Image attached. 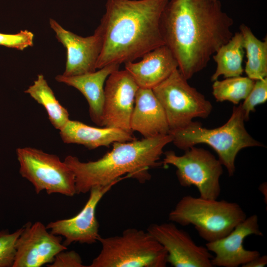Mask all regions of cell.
I'll list each match as a JSON object with an SVG mask.
<instances>
[{
	"label": "cell",
	"instance_id": "19",
	"mask_svg": "<svg viewBox=\"0 0 267 267\" xmlns=\"http://www.w3.org/2000/svg\"><path fill=\"white\" fill-rule=\"evenodd\" d=\"M59 134L64 143L81 144L89 150L101 146L108 147L116 142L136 139L132 134L120 129L91 127L70 119L59 130Z\"/></svg>",
	"mask_w": 267,
	"mask_h": 267
},
{
	"label": "cell",
	"instance_id": "15",
	"mask_svg": "<svg viewBox=\"0 0 267 267\" xmlns=\"http://www.w3.org/2000/svg\"><path fill=\"white\" fill-rule=\"evenodd\" d=\"M252 234L263 236L256 214L246 217L225 237L207 242L205 246L207 249L215 254L211 259L213 267H242L260 256L258 251L247 250L243 246L244 239Z\"/></svg>",
	"mask_w": 267,
	"mask_h": 267
},
{
	"label": "cell",
	"instance_id": "7",
	"mask_svg": "<svg viewBox=\"0 0 267 267\" xmlns=\"http://www.w3.org/2000/svg\"><path fill=\"white\" fill-rule=\"evenodd\" d=\"M152 89L164 109L170 131L185 127L195 118H206L212 110L210 101L188 84L178 69Z\"/></svg>",
	"mask_w": 267,
	"mask_h": 267
},
{
	"label": "cell",
	"instance_id": "4",
	"mask_svg": "<svg viewBox=\"0 0 267 267\" xmlns=\"http://www.w3.org/2000/svg\"><path fill=\"white\" fill-rule=\"evenodd\" d=\"M241 104L234 106L227 122L215 129L203 128L200 123L192 121L183 128L170 131L172 142L184 151L197 144L205 143L217 152L218 159L225 167L229 177L235 171V160L238 153L249 147L264 146L248 133L244 126Z\"/></svg>",
	"mask_w": 267,
	"mask_h": 267
},
{
	"label": "cell",
	"instance_id": "13",
	"mask_svg": "<svg viewBox=\"0 0 267 267\" xmlns=\"http://www.w3.org/2000/svg\"><path fill=\"white\" fill-rule=\"evenodd\" d=\"M117 183L92 187L89 196L81 211L69 219L49 222L46 227L53 234L63 236L62 244L67 247L73 243L91 244L98 241L99 223L95 216L96 209L103 197Z\"/></svg>",
	"mask_w": 267,
	"mask_h": 267
},
{
	"label": "cell",
	"instance_id": "2",
	"mask_svg": "<svg viewBox=\"0 0 267 267\" xmlns=\"http://www.w3.org/2000/svg\"><path fill=\"white\" fill-rule=\"evenodd\" d=\"M169 0H107L97 27L103 44L96 69L133 61L165 44L161 19Z\"/></svg>",
	"mask_w": 267,
	"mask_h": 267
},
{
	"label": "cell",
	"instance_id": "9",
	"mask_svg": "<svg viewBox=\"0 0 267 267\" xmlns=\"http://www.w3.org/2000/svg\"><path fill=\"white\" fill-rule=\"evenodd\" d=\"M181 156L173 151L164 153L162 164L177 168L176 175L181 186H195L200 197L217 199L221 194L220 178L223 173L222 165L208 150L192 146Z\"/></svg>",
	"mask_w": 267,
	"mask_h": 267
},
{
	"label": "cell",
	"instance_id": "8",
	"mask_svg": "<svg viewBox=\"0 0 267 267\" xmlns=\"http://www.w3.org/2000/svg\"><path fill=\"white\" fill-rule=\"evenodd\" d=\"M16 155L20 174L32 184L37 194L44 190L49 195L76 194L75 175L57 155L30 147L18 148Z\"/></svg>",
	"mask_w": 267,
	"mask_h": 267
},
{
	"label": "cell",
	"instance_id": "6",
	"mask_svg": "<svg viewBox=\"0 0 267 267\" xmlns=\"http://www.w3.org/2000/svg\"><path fill=\"white\" fill-rule=\"evenodd\" d=\"M101 248L89 267H165L167 253L147 230L125 229L120 235L98 238Z\"/></svg>",
	"mask_w": 267,
	"mask_h": 267
},
{
	"label": "cell",
	"instance_id": "1",
	"mask_svg": "<svg viewBox=\"0 0 267 267\" xmlns=\"http://www.w3.org/2000/svg\"><path fill=\"white\" fill-rule=\"evenodd\" d=\"M233 24L219 0L168 1L162 16V34L186 80L205 68L231 38Z\"/></svg>",
	"mask_w": 267,
	"mask_h": 267
},
{
	"label": "cell",
	"instance_id": "22",
	"mask_svg": "<svg viewBox=\"0 0 267 267\" xmlns=\"http://www.w3.org/2000/svg\"><path fill=\"white\" fill-rule=\"evenodd\" d=\"M243 38L247 62L244 71L250 79L256 81L267 76V41L258 39L250 28L245 24L240 26Z\"/></svg>",
	"mask_w": 267,
	"mask_h": 267
},
{
	"label": "cell",
	"instance_id": "28",
	"mask_svg": "<svg viewBox=\"0 0 267 267\" xmlns=\"http://www.w3.org/2000/svg\"><path fill=\"white\" fill-rule=\"evenodd\" d=\"M267 264V255H261L246 264L243 265L242 267H264Z\"/></svg>",
	"mask_w": 267,
	"mask_h": 267
},
{
	"label": "cell",
	"instance_id": "20",
	"mask_svg": "<svg viewBox=\"0 0 267 267\" xmlns=\"http://www.w3.org/2000/svg\"><path fill=\"white\" fill-rule=\"evenodd\" d=\"M244 54L242 35L240 32H236L212 56L217 67L211 77V81L218 80L221 75L225 78L241 76L244 71L242 67Z\"/></svg>",
	"mask_w": 267,
	"mask_h": 267
},
{
	"label": "cell",
	"instance_id": "25",
	"mask_svg": "<svg viewBox=\"0 0 267 267\" xmlns=\"http://www.w3.org/2000/svg\"><path fill=\"white\" fill-rule=\"evenodd\" d=\"M267 100V77L255 81L252 89L247 97L241 104L245 121H248L251 112L255 110V107L264 103Z\"/></svg>",
	"mask_w": 267,
	"mask_h": 267
},
{
	"label": "cell",
	"instance_id": "11",
	"mask_svg": "<svg viewBox=\"0 0 267 267\" xmlns=\"http://www.w3.org/2000/svg\"><path fill=\"white\" fill-rule=\"evenodd\" d=\"M138 88L125 69L116 70L108 77L105 83L101 127L133 133L130 120Z\"/></svg>",
	"mask_w": 267,
	"mask_h": 267
},
{
	"label": "cell",
	"instance_id": "3",
	"mask_svg": "<svg viewBox=\"0 0 267 267\" xmlns=\"http://www.w3.org/2000/svg\"><path fill=\"white\" fill-rule=\"evenodd\" d=\"M172 141L168 134L116 142L111 150L96 161L84 162L68 155L63 161L75 175L76 194L89 192L94 186L118 183L125 175L142 183L151 178L150 168L162 165L159 160L163 148Z\"/></svg>",
	"mask_w": 267,
	"mask_h": 267
},
{
	"label": "cell",
	"instance_id": "18",
	"mask_svg": "<svg viewBox=\"0 0 267 267\" xmlns=\"http://www.w3.org/2000/svg\"><path fill=\"white\" fill-rule=\"evenodd\" d=\"M119 64H110L93 72L81 75L66 77L58 75L56 81L78 89L86 98L89 107V114L92 121L101 127L104 101V85L108 77L119 69Z\"/></svg>",
	"mask_w": 267,
	"mask_h": 267
},
{
	"label": "cell",
	"instance_id": "5",
	"mask_svg": "<svg viewBox=\"0 0 267 267\" xmlns=\"http://www.w3.org/2000/svg\"><path fill=\"white\" fill-rule=\"evenodd\" d=\"M246 217L236 202L186 195L169 213L168 219L182 226L192 225L202 239L211 242L226 236Z\"/></svg>",
	"mask_w": 267,
	"mask_h": 267
},
{
	"label": "cell",
	"instance_id": "17",
	"mask_svg": "<svg viewBox=\"0 0 267 267\" xmlns=\"http://www.w3.org/2000/svg\"><path fill=\"white\" fill-rule=\"evenodd\" d=\"M132 131L145 138L169 134L167 118L159 101L151 89L139 88L130 120Z\"/></svg>",
	"mask_w": 267,
	"mask_h": 267
},
{
	"label": "cell",
	"instance_id": "24",
	"mask_svg": "<svg viewBox=\"0 0 267 267\" xmlns=\"http://www.w3.org/2000/svg\"><path fill=\"white\" fill-rule=\"evenodd\" d=\"M23 230V227L9 233L0 231V267H13L16 255L15 244Z\"/></svg>",
	"mask_w": 267,
	"mask_h": 267
},
{
	"label": "cell",
	"instance_id": "23",
	"mask_svg": "<svg viewBox=\"0 0 267 267\" xmlns=\"http://www.w3.org/2000/svg\"><path fill=\"white\" fill-rule=\"evenodd\" d=\"M254 83V80L241 76L217 80L212 85V93L218 102L228 101L237 105L247 97Z\"/></svg>",
	"mask_w": 267,
	"mask_h": 267
},
{
	"label": "cell",
	"instance_id": "27",
	"mask_svg": "<svg viewBox=\"0 0 267 267\" xmlns=\"http://www.w3.org/2000/svg\"><path fill=\"white\" fill-rule=\"evenodd\" d=\"M48 267H85L80 255L74 250L61 251L55 257Z\"/></svg>",
	"mask_w": 267,
	"mask_h": 267
},
{
	"label": "cell",
	"instance_id": "26",
	"mask_svg": "<svg viewBox=\"0 0 267 267\" xmlns=\"http://www.w3.org/2000/svg\"><path fill=\"white\" fill-rule=\"evenodd\" d=\"M34 38V34L27 30L13 34L0 33V45L23 50L33 46Z\"/></svg>",
	"mask_w": 267,
	"mask_h": 267
},
{
	"label": "cell",
	"instance_id": "30",
	"mask_svg": "<svg viewBox=\"0 0 267 267\" xmlns=\"http://www.w3.org/2000/svg\"></svg>",
	"mask_w": 267,
	"mask_h": 267
},
{
	"label": "cell",
	"instance_id": "29",
	"mask_svg": "<svg viewBox=\"0 0 267 267\" xmlns=\"http://www.w3.org/2000/svg\"><path fill=\"white\" fill-rule=\"evenodd\" d=\"M259 190L263 193L264 199L265 202L267 204V182H264L262 183L259 187Z\"/></svg>",
	"mask_w": 267,
	"mask_h": 267
},
{
	"label": "cell",
	"instance_id": "10",
	"mask_svg": "<svg viewBox=\"0 0 267 267\" xmlns=\"http://www.w3.org/2000/svg\"><path fill=\"white\" fill-rule=\"evenodd\" d=\"M167 253L174 267H212L213 255L206 247L197 245L190 235L173 222L153 223L146 230Z\"/></svg>",
	"mask_w": 267,
	"mask_h": 267
},
{
	"label": "cell",
	"instance_id": "21",
	"mask_svg": "<svg viewBox=\"0 0 267 267\" xmlns=\"http://www.w3.org/2000/svg\"><path fill=\"white\" fill-rule=\"evenodd\" d=\"M46 110L52 125L60 130L70 120L67 110L56 99L43 74H39L33 84L25 91Z\"/></svg>",
	"mask_w": 267,
	"mask_h": 267
},
{
	"label": "cell",
	"instance_id": "16",
	"mask_svg": "<svg viewBox=\"0 0 267 267\" xmlns=\"http://www.w3.org/2000/svg\"><path fill=\"white\" fill-rule=\"evenodd\" d=\"M137 62L125 63V69L139 88L151 89L160 84L178 69V62L165 44L144 54Z\"/></svg>",
	"mask_w": 267,
	"mask_h": 267
},
{
	"label": "cell",
	"instance_id": "14",
	"mask_svg": "<svg viewBox=\"0 0 267 267\" xmlns=\"http://www.w3.org/2000/svg\"><path fill=\"white\" fill-rule=\"evenodd\" d=\"M49 24L67 51L65 69L62 75L72 77L95 71L103 44L99 29L97 27L92 35L84 37L65 29L53 19H49Z\"/></svg>",
	"mask_w": 267,
	"mask_h": 267
},
{
	"label": "cell",
	"instance_id": "12",
	"mask_svg": "<svg viewBox=\"0 0 267 267\" xmlns=\"http://www.w3.org/2000/svg\"><path fill=\"white\" fill-rule=\"evenodd\" d=\"M62 239L40 222H27L17 240L12 267H40L52 263L58 253L67 249Z\"/></svg>",
	"mask_w": 267,
	"mask_h": 267
}]
</instances>
